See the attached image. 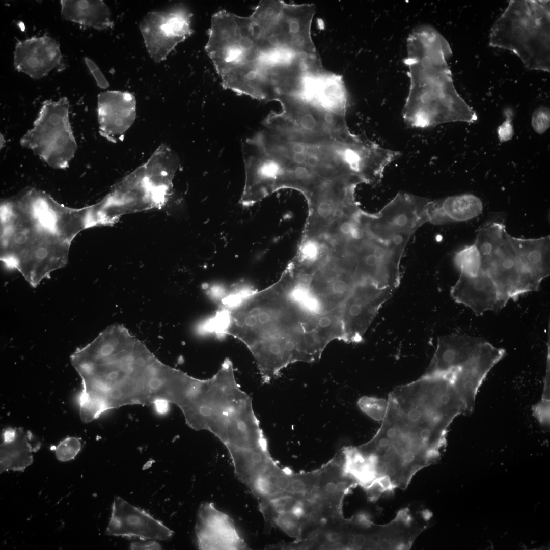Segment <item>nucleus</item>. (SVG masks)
I'll list each match as a JSON object with an SVG mask.
<instances>
[{
    "mask_svg": "<svg viewBox=\"0 0 550 550\" xmlns=\"http://www.w3.org/2000/svg\"><path fill=\"white\" fill-rule=\"evenodd\" d=\"M81 448V444L78 438L67 437L55 447V455L60 461H68L75 458Z\"/></svg>",
    "mask_w": 550,
    "mask_h": 550,
    "instance_id": "26",
    "label": "nucleus"
},
{
    "mask_svg": "<svg viewBox=\"0 0 550 550\" xmlns=\"http://www.w3.org/2000/svg\"><path fill=\"white\" fill-rule=\"evenodd\" d=\"M502 223L491 221L481 227L474 244L480 256V269L493 281L504 306L526 293L536 291L537 282L517 258Z\"/></svg>",
    "mask_w": 550,
    "mask_h": 550,
    "instance_id": "7",
    "label": "nucleus"
},
{
    "mask_svg": "<svg viewBox=\"0 0 550 550\" xmlns=\"http://www.w3.org/2000/svg\"><path fill=\"white\" fill-rule=\"evenodd\" d=\"M15 241L19 244L24 243L28 239L26 234L22 232H18L15 236Z\"/></svg>",
    "mask_w": 550,
    "mask_h": 550,
    "instance_id": "38",
    "label": "nucleus"
},
{
    "mask_svg": "<svg viewBox=\"0 0 550 550\" xmlns=\"http://www.w3.org/2000/svg\"><path fill=\"white\" fill-rule=\"evenodd\" d=\"M168 404L169 403L165 401H159L155 405L158 412L163 413L167 410Z\"/></svg>",
    "mask_w": 550,
    "mask_h": 550,
    "instance_id": "37",
    "label": "nucleus"
},
{
    "mask_svg": "<svg viewBox=\"0 0 550 550\" xmlns=\"http://www.w3.org/2000/svg\"><path fill=\"white\" fill-rule=\"evenodd\" d=\"M0 448V472L23 471L33 462V453L40 447L32 433L23 428H8L3 432Z\"/></svg>",
    "mask_w": 550,
    "mask_h": 550,
    "instance_id": "18",
    "label": "nucleus"
},
{
    "mask_svg": "<svg viewBox=\"0 0 550 550\" xmlns=\"http://www.w3.org/2000/svg\"><path fill=\"white\" fill-rule=\"evenodd\" d=\"M324 246L317 238L310 236L302 242L299 250L298 265L311 266L323 261Z\"/></svg>",
    "mask_w": 550,
    "mask_h": 550,
    "instance_id": "24",
    "label": "nucleus"
},
{
    "mask_svg": "<svg viewBox=\"0 0 550 550\" xmlns=\"http://www.w3.org/2000/svg\"><path fill=\"white\" fill-rule=\"evenodd\" d=\"M299 520L290 512L278 515L274 524L283 531L292 537H297L300 534V526Z\"/></svg>",
    "mask_w": 550,
    "mask_h": 550,
    "instance_id": "27",
    "label": "nucleus"
},
{
    "mask_svg": "<svg viewBox=\"0 0 550 550\" xmlns=\"http://www.w3.org/2000/svg\"><path fill=\"white\" fill-rule=\"evenodd\" d=\"M237 478L248 487L259 476L276 466L267 447L227 449Z\"/></svg>",
    "mask_w": 550,
    "mask_h": 550,
    "instance_id": "21",
    "label": "nucleus"
},
{
    "mask_svg": "<svg viewBox=\"0 0 550 550\" xmlns=\"http://www.w3.org/2000/svg\"><path fill=\"white\" fill-rule=\"evenodd\" d=\"M192 14L182 4L148 13L139 28L147 50L156 63L166 59L171 51L193 33Z\"/></svg>",
    "mask_w": 550,
    "mask_h": 550,
    "instance_id": "10",
    "label": "nucleus"
},
{
    "mask_svg": "<svg viewBox=\"0 0 550 550\" xmlns=\"http://www.w3.org/2000/svg\"><path fill=\"white\" fill-rule=\"evenodd\" d=\"M393 291V289L379 288L370 283L356 284L342 309L343 341H362L379 310L391 297Z\"/></svg>",
    "mask_w": 550,
    "mask_h": 550,
    "instance_id": "11",
    "label": "nucleus"
},
{
    "mask_svg": "<svg viewBox=\"0 0 550 550\" xmlns=\"http://www.w3.org/2000/svg\"><path fill=\"white\" fill-rule=\"evenodd\" d=\"M133 97L129 93L108 91L100 93L98 97V114L101 128L104 134L117 132L118 125L124 118L134 113Z\"/></svg>",
    "mask_w": 550,
    "mask_h": 550,
    "instance_id": "22",
    "label": "nucleus"
},
{
    "mask_svg": "<svg viewBox=\"0 0 550 550\" xmlns=\"http://www.w3.org/2000/svg\"><path fill=\"white\" fill-rule=\"evenodd\" d=\"M404 63L410 86L402 111L408 125L426 128L452 122H474L475 111L454 86L447 63L450 46L434 28L422 25L409 35Z\"/></svg>",
    "mask_w": 550,
    "mask_h": 550,
    "instance_id": "4",
    "label": "nucleus"
},
{
    "mask_svg": "<svg viewBox=\"0 0 550 550\" xmlns=\"http://www.w3.org/2000/svg\"><path fill=\"white\" fill-rule=\"evenodd\" d=\"M70 360L81 379L78 401L85 423L123 406L155 404L166 388L169 366L120 324L107 327Z\"/></svg>",
    "mask_w": 550,
    "mask_h": 550,
    "instance_id": "1",
    "label": "nucleus"
},
{
    "mask_svg": "<svg viewBox=\"0 0 550 550\" xmlns=\"http://www.w3.org/2000/svg\"><path fill=\"white\" fill-rule=\"evenodd\" d=\"M309 484L306 478L292 476L288 493L295 496H305L311 490L312 486Z\"/></svg>",
    "mask_w": 550,
    "mask_h": 550,
    "instance_id": "30",
    "label": "nucleus"
},
{
    "mask_svg": "<svg viewBox=\"0 0 550 550\" xmlns=\"http://www.w3.org/2000/svg\"><path fill=\"white\" fill-rule=\"evenodd\" d=\"M216 318L217 333L243 343L265 377H277L289 365L308 358L303 318L279 281L222 306Z\"/></svg>",
    "mask_w": 550,
    "mask_h": 550,
    "instance_id": "2",
    "label": "nucleus"
},
{
    "mask_svg": "<svg viewBox=\"0 0 550 550\" xmlns=\"http://www.w3.org/2000/svg\"><path fill=\"white\" fill-rule=\"evenodd\" d=\"M314 5L283 2L261 25L260 31L275 47L298 55L318 56L311 34Z\"/></svg>",
    "mask_w": 550,
    "mask_h": 550,
    "instance_id": "9",
    "label": "nucleus"
},
{
    "mask_svg": "<svg viewBox=\"0 0 550 550\" xmlns=\"http://www.w3.org/2000/svg\"><path fill=\"white\" fill-rule=\"evenodd\" d=\"M343 536L340 533H336L334 532H330L326 535V539L329 542H336L339 540H341L342 539Z\"/></svg>",
    "mask_w": 550,
    "mask_h": 550,
    "instance_id": "36",
    "label": "nucleus"
},
{
    "mask_svg": "<svg viewBox=\"0 0 550 550\" xmlns=\"http://www.w3.org/2000/svg\"><path fill=\"white\" fill-rule=\"evenodd\" d=\"M323 495L334 496L338 494L336 491V481H327L323 485L322 490Z\"/></svg>",
    "mask_w": 550,
    "mask_h": 550,
    "instance_id": "34",
    "label": "nucleus"
},
{
    "mask_svg": "<svg viewBox=\"0 0 550 550\" xmlns=\"http://www.w3.org/2000/svg\"><path fill=\"white\" fill-rule=\"evenodd\" d=\"M485 342L466 334L439 337L436 350L425 373L447 371L461 366L478 353Z\"/></svg>",
    "mask_w": 550,
    "mask_h": 550,
    "instance_id": "17",
    "label": "nucleus"
},
{
    "mask_svg": "<svg viewBox=\"0 0 550 550\" xmlns=\"http://www.w3.org/2000/svg\"><path fill=\"white\" fill-rule=\"evenodd\" d=\"M179 408L190 428L210 431L226 448L251 447L262 432L252 398L237 383L229 358L212 377L194 378Z\"/></svg>",
    "mask_w": 550,
    "mask_h": 550,
    "instance_id": "5",
    "label": "nucleus"
},
{
    "mask_svg": "<svg viewBox=\"0 0 550 550\" xmlns=\"http://www.w3.org/2000/svg\"><path fill=\"white\" fill-rule=\"evenodd\" d=\"M483 210L481 200L470 194L430 200L428 205L429 222L443 224L462 222L479 216Z\"/></svg>",
    "mask_w": 550,
    "mask_h": 550,
    "instance_id": "19",
    "label": "nucleus"
},
{
    "mask_svg": "<svg viewBox=\"0 0 550 550\" xmlns=\"http://www.w3.org/2000/svg\"><path fill=\"white\" fill-rule=\"evenodd\" d=\"M105 534L141 539L167 540L172 536L173 531L144 510L132 505L121 497H115Z\"/></svg>",
    "mask_w": 550,
    "mask_h": 550,
    "instance_id": "12",
    "label": "nucleus"
},
{
    "mask_svg": "<svg viewBox=\"0 0 550 550\" xmlns=\"http://www.w3.org/2000/svg\"><path fill=\"white\" fill-rule=\"evenodd\" d=\"M358 405L361 410L376 421H382L388 409V401L374 397L363 396Z\"/></svg>",
    "mask_w": 550,
    "mask_h": 550,
    "instance_id": "25",
    "label": "nucleus"
},
{
    "mask_svg": "<svg viewBox=\"0 0 550 550\" xmlns=\"http://www.w3.org/2000/svg\"><path fill=\"white\" fill-rule=\"evenodd\" d=\"M446 444L445 438L410 421L388 402L375 435L356 447L352 477L375 501L396 489L405 490L419 471L437 461Z\"/></svg>",
    "mask_w": 550,
    "mask_h": 550,
    "instance_id": "3",
    "label": "nucleus"
},
{
    "mask_svg": "<svg viewBox=\"0 0 550 550\" xmlns=\"http://www.w3.org/2000/svg\"><path fill=\"white\" fill-rule=\"evenodd\" d=\"M305 502L301 499H297L291 507L290 513L298 520L306 516L307 507Z\"/></svg>",
    "mask_w": 550,
    "mask_h": 550,
    "instance_id": "32",
    "label": "nucleus"
},
{
    "mask_svg": "<svg viewBox=\"0 0 550 550\" xmlns=\"http://www.w3.org/2000/svg\"><path fill=\"white\" fill-rule=\"evenodd\" d=\"M451 295L456 302L469 307L478 316L504 307L493 281L480 269L475 274L460 273L451 288Z\"/></svg>",
    "mask_w": 550,
    "mask_h": 550,
    "instance_id": "16",
    "label": "nucleus"
},
{
    "mask_svg": "<svg viewBox=\"0 0 550 550\" xmlns=\"http://www.w3.org/2000/svg\"><path fill=\"white\" fill-rule=\"evenodd\" d=\"M492 47L517 56L529 69L550 71V1L511 0L495 21Z\"/></svg>",
    "mask_w": 550,
    "mask_h": 550,
    "instance_id": "6",
    "label": "nucleus"
},
{
    "mask_svg": "<svg viewBox=\"0 0 550 550\" xmlns=\"http://www.w3.org/2000/svg\"><path fill=\"white\" fill-rule=\"evenodd\" d=\"M504 112L506 120L497 129V134L501 142L510 140L514 134L512 124V112L510 109H506Z\"/></svg>",
    "mask_w": 550,
    "mask_h": 550,
    "instance_id": "29",
    "label": "nucleus"
},
{
    "mask_svg": "<svg viewBox=\"0 0 550 550\" xmlns=\"http://www.w3.org/2000/svg\"><path fill=\"white\" fill-rule=\"evenodd\" d=\"M60 3L64 19L99 30L112 26L110 10L102 1L62 0Z\"/></svg>",
    "mask_w": 550,
    "mask_h": 550,
    "instance_id": "23",
    "label": "nucleus"
},
{
    "mask_svg": "<svg viewBox=\"0 0 550 550\" xmlns=\"http://www.w3.org/2000/svg\"><path fill=\"white\" fill-rule=\"evenodd\" d=\"M199 549H247L233 520L217 509L212 503H202L195 526Z\"/></svg>",
    "mask_w": 550,
    "mask_h": 550,
    "instance_id": "13",
    "label": "nucleus"
},
{
    "mask_svg": "<svg viewBox=\"0 0 550 550\" xmlns=\"http://www.w3.org/2000/svg\"><path fill=\"white\" fill-rule=\"evenodd\" d=\"M85 61L89 70L95 79L97 85L102 88H106L109 84L98 66L90 59L85 58Z\"/></svg>",
    "mask_w": 550,
    "mask_h": 550,
    "instance_id": "31",
    "label": "nucleus"
},
{
    "mask_svg": "<svg viewBox=\"0 0 550 550\" xmlns=\"http://www.w3.org/2000/svg\"><path fill=\"white\" fill-rule=\"evenodd\" d=\"M69 112L66 97L45 101L33 127L20 140L23 147L53 168L68 167L77 150Z\"/></svg>",
    "mask_w": 550,
    "mask_h": 550,
    "instance_id": "8",
    "label": "nucleus"
},
{
    "mask_svg": "<svg viewBox=\"0 0 550 550\" xmlns=\"http://www.w3.org/2000/svg\"><path fill=\"white\" fill-rule=\"evenodd\" d=\"M509 239L524 267L540 284L549 274V236L522 239L509 235Z\"/></svg>",
    "mask_w": 550,
    "mask_h": 550,
    "instance_id": "20",
    "label": "nucleus"
},
{
    "mask_svg": "<svg viewBox=\"0 0 550 550\" xmlns=\"http://www.w3.org/2000/svg\"><path fill=\"white\" fill-rule=\"evenodd\" d=\"M531 124L533 129L537 133H544L550 126L549 109L545 106L536 109L532 115Z\"/></svg>",
    "mask_w": 550,
    "mask_h": 550,
    "instance_id": "28",
    "label": "nucleus"
},
{
    "mask_svg": "<svg viewBox=\"0 0 550 550\" xmlns=\"http://www.w3.org/2000/svg\"><path fill=\"white\" fill-rule=\"evenodd\" d=\"M41 215V222L44 226L51 227L54 223V215L49 211H45Z\"/></svg>",
    "mask_w": 550,
    "mask_h": 550,
    "instance_id": "35",
    "label": "nucleus"
},
{
    "mask_svg": "<svg viewBox=\"0 0 550 550\" xmlns=\"http://www.w3.org/2000/svg\"><path fill=\"white\" fill-rule=\"evenodd\" d=\"M130 549H161V545L155 540L134 542L130 545Z\"/></svg>",
    "mask_w": 550,
    "mask_h": 550,
    "instance_id": "33",
    "label": "nucleus"
},
{
    "mask_svg": "<svg viewBox=\"0 0 550 550\" xmlns=\"http://www.w3.org/2000/svg\"><path fill=\"white\" fill-rule=\"evenodd\" d=\"M62 55L58 42L44 35L18 41L14 52V66L34 79L47 75L58 67Z\"/></svg>",
    "mask_w": 550,
    "mask_h": 550,
    "instance_id": "14",
    "label": "nucleus"
},
{
    "mask_svg": "<svg viewBox=\"0 0 550 550\" xmlns=\"http://www.w3.org/2000/svg\"><path fill=\"white\" fill-rule=\"evenodd\" d=\"M299 97L329 112L346 115L347 93L342 77L323 68L307 76Z\"/></svg>",
    "mask_w": 550,
    "mask_h": 550,
    "instance_id": "15",
    "label": "nucleus"
},
{
    "mask_svg": "<svg viewBox=\"0 0 550 550\" xmlns=\"http://www.w3.org/2000/svg\"><path fill=\"white\" fill-rule=\"evenodd\" d=\"M48 255L47 250L43 247L39 248L36 253V256L38 259L40 260H43L47 257Z\"/></svg>",
    "mask_w": 550,
    "mask_h": 550,
    "instance_id": "39",
    "label": "nucleus"
}]
</instances>
